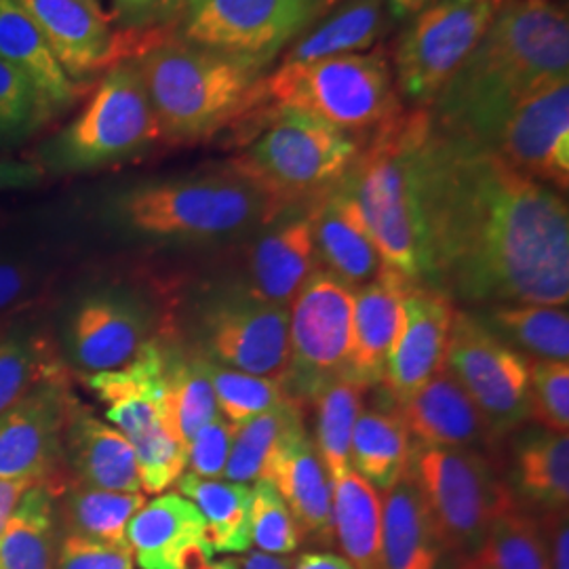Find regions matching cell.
<instances>
[{"mask_svg": "<svg viewBox=\"0 0 569 569\" xmlns=\"http://www.w3.org/2000/svg\"><path fill=\"white\" fill-rule=\"evenodd\" d=\"M395 26L387 0H340L291 42L272 68H300L315 61L366 53Z\"/></svg>", "mask_w": 569, "mask_h": 569, "instance_id": "obj_27", "label": "cell"}, {"mask_svg": "<svg viewBox=\"0 0 569 569\" xmlns=\"http://www.w3.org/2000/svg\"><path fill=\"white\" fill-rule=\"evenodd\" d=\"M56 117L41 91L18 68L0 60V143L28 140Z\"/></svg>", "mask_w": 569, "mask_h": 569, "instance_id": "obj_44", "label": "cell"}, {"mask_svg": "<svg viewBox=\"0 0 569 569\" xmlns=\"http://www.w3.org/2000/svg\"><path fill=\"white\" fill-rule=\"evenodd\" d=\"M163 143L133 56L112 63L81 112L37 146L42 173L72 176L124 163Z\"/></svg>", "mask_w": 569, "mask_h": 569, "instance_id": "obj_7", "label": "cell"}, {"mask_svg": "<svg viewBox=\"0 0 569 569\" xmlns=\"http://www.w3.org/2000/svg\"><path fill=\"white\" fill-rule=\"evenodd\" d=\"M146 505L142 491H108L70 483L58 493L61 533H74L103 545L127 547V528Z\"/></svg>", "mask_w": 569, "mask_h": 569, "instance_id": "obj_34", "label": "cell"}, {"mask_svg": "<svg viewBox=\"0 0 569 569\" xmlns=\"http://www.w3.org/2000/svg\"><path fill=\"white\" fill-rule=\"evenodd\" d=\"M298 425H305L302 399L298 397L239 425L226 465V481L249 486L264 479L284 435Z\"/></svg>", "mask_w": 569, "mask_h": 569, "instance_id": "obj_37", "label": "cell"}, {"mask_svg": "<svg viewBox=\"0 0 569 569\" xmlns=\"http://www.w3.org/2000/svg\"><path fill=\"white\" fill-rule=\"evenodd\" d=\"M30 488L28 483H20V481H2L0 479V536L7 528V521L11 517V512L18 507L23 491Z\"/></svg>", "mask_w": 569, "mask_h": 569, "instance_id": "obj_55", "label": "cell"}, {"mask_svg": "<svg viewBox=\"0 0 569 569\" xmlns=\"http://www.w3.org/2000/svg\"><path fill=\"white\" fill-rule=\"evenodd\" d=\"M232 131L243 148L226 164L283 211L308 207L345 182L369 138L289 108L258 110Z\"/></svg>", "mask_w": 569, "mask_h": 569, "instance_id": "obj_5", "label": "cell"}, {"mask_svg": "<svg viewBox=\"0 0 569 569\" xmlns=\"http://www.w3.org/2000/svg\"><path fill=\"white\" fill-rule=\"evenodd\" d=\"M425 119L427 110H403L376 129L345 180L382 264L411 283L427 274L413 176V152Z\"/></svg>", "mask_w": 569, "mask_h": 569, "instance_id": "obj_6", "label": "cell"}, {"mask_svg": "<svg viewBox=\"0 0 569 569\" xmlns=\"http://www.w3.org/2000/svg\"><path fill=\"white\" fill-rule=\"evenodd\" d=\"M302 540L281 493L266 479L256 481L251 486V545L266 555L287 557L300 549Z\"/></svg>", "mask_w": 569, "mask_h": 569, "instance_id": "obj_46", "label": "cell"}, {"mask_svg": "<svg viewBox=\"0 0 569 569\" xmlns=\"http://www.w3.org/2000/svg\"><path fill=\"white\" fill-rule=\"evenodd\" d=\"M366 387L345 376L331 378L312 392L317 411V439L319 451L331 481H338L350 470V441L357 418L363 411Z\"/></svg>", "mask_w": 569, "mask_h": 569, "instance_id": "obj_38", "label": "cell"}, {"mask_svg": "<svg viewBox=\"0 0 569 569\" xmlns=\"http://www.w3.org/2000/svg\"><path fill=\"white\" fill-rule=\"evenodd\" d=\"M204 369L216 392L218 409L234 427L291 399L287 380L237 371L204 359Z\"/></svg>", "mask_w": 569, "mask_h": 569, "instance_id": "obj_43", "label": "cell"}, {"mask_svg": "<svg viewBox=\"0 0 569 569\" xmlns=\"http://www.w3.org/2000/svg\"><path fill=\"white\" fill-rule=\"evenodd\" d=\"M432 0H387L388 16L392 23L403 26L407 20H411L418 11H422Z\"/></svg>", "mask_w": 569, "mask_h": 569, "instance_id": "obj_56", "label": "cell"}, {"mask_svg": "<svg viewBox=\"0 0 569 569\" xmlns=\"http://www.w3.org/2000/svg\"><path fill=\"white\" fill-rule=\"evenodd\" d=\"M312 239L321 268L350 287L373 281L385 268L361 209L345 182L319 201L308 204Z\"/></svg>", "mask_w": 569, "mask_h": 569, "instance_id": "obj_24", "label": "cell"}, {"mask_svg": "<svg viewBox=\"0 0 569 569\" xmlns=\"http://www.w3.org/2000/svg\"><path fill=\"white\" fill-rule=\"evenodd\" d=\"M507 163L557 192L569 188V77L542 84L519 103L493 148Z\"/></svg>", "mask_w": 569, "mask_h": 569, "instance_id": "obj_16", "label": "cell"}, {"mask_svg": "<svg viewBox=\"0 0 569 569\" xmlns=\"http://www.w3.org/2000/svg\"><path fill=\"white\" fill-rule=\"evenodd\" d=\"M446 369L467 390L496 435L529 420V359L489 327L456 310Z\"/></svg>", "mask_w": 569, "mask_h": 569, "instance_id": "obj_12", "label": "cell"}, {"mask_svg": "<svg viewBox=\"0 0 569 569\" xmlns=\"http://www.w3.org/2000/svg\"><path fill=\"white\" fill-rule=\"evenodd\" d=\"M517 488L540 509L568 510L569 439L557 432H536L517 448Z\"/></svg>", "mask_w": 569, "mask_h": 569, "instance_id": "obj_39", "label": "cell"}, {"mask_svg": "<svg viewBox=\"0 0 569 569\" xmlns=\"http://www.w3.org/2000/svg\"><path fill=\"white\" fill-rule=\"evenodd\" d=\"M411 439L399 411H361L350 441V467L378 491L403 475Z\"/></svg>", "mask_w": 569, "mask_h": 569, "instance_id": "obj_35", "label": "cell"}, {"mask_svg": "<svg viewBox=\"0 0 569 569\" xmlns=\"http://www.w3.org/2000/svg\"><path fill=\"white\" fill-rule=\"evenodd\" d=\"M39 26L61 70L84 87L138 51V42L122 41L98 0H18Z\"/></svg>", "mask_w": 569, "mask_h": 569, "instance_id": "obj_17", "label": "cell"}, {"mask_svg": "<svg viewBox=\"0 0 569 569\" xmlns=\"http://www.w3.org/2000/svg\"><path fill=\"white\" fill-rule=\"evenodd\" d=\"M243 569H293V563L284 557L266 555L262 550H253L239 563Z\"/></svg>", "mask_w": 569, "mask_h": 569, "instance_id": "obj_57", "label": "cell"}, {"mask_svg": "<svg viewBox=\"0 0 569 569\" xmlns=\"http://www.w3.org/2000/svg\"><path fill=\"white\" fill-rule=\"evenodd\" d=\"M411 281L382 268L380 274L355 289L352 340L345 378L373 387L382 385L388 357L401 327V300Z\"/></svg>", "mask_w": 569, "mask_h": 569, "instance_id": "obj_25", "label": "cell"}, {"mask_svg": "<svg viewBox=\"0 0 569 569\" xmlns=\"http://www.w3.org/2000/svg\"><path fill=\"white\" fill-rule=\"evenodd\" d=\"M203 540V515L176 491L146 502L127 528V545L140 569H178L183 552Z\"/></svg>", "mask_w": 569, "mask_h": 569, "instance_id": "obj_28", "label": "cell"}, {"mask_svg": "<svg viewBox=\"0 0 569 569\" xmlns=\"http://www.w3.org/2000/svg\"><path fill=\"white\" fill-rule=\"evenodd\" d=\"M150 323L142 306L121 291L98 289L81 296L63 323L66 357L87 373L129 363L148 345Z\"/></svg>", "mask_w": 569, "mask_h": 569, "instance_id": "obj_18", "label": "cell"}, {"mask_svg": "<svg viewBox=\"0 0 569 569\" xmlns=\"http://www.w3.org/2000/svg\"><path fill=\"white\" fill-rule=\"evenodd\" d=\"M549 547L550 569H569L568 510H549L542 519Z\"/></svg>", "mask_w": 569, "mask_h": 569, "instance_id": "obj_52", "label": "cell"}, {"mask_svg": "<svg viewBox=\"0 0 569 569\" xmlns=\"http://www.w3.org/2000/svg\"><path fill=\"white\" fill-rule=\"evenodd\" d=\"M0 60L34 82L56 114L77 106L84 93V87L61 70L39 26L18 0H0Z\"/></svg>", "mask_w": 569, "mask_h": 569, "instance_id": "obj_30", "label": "cell"}, {"mask_svg": "<svg viewBox=\"0 0 569 569\" xmlns=\"http://www.w3.org/2000/svg\"><path fill=\"white\" fill-rule=\"evenodd\" d=\"M407 470L420 489L443 552L468 559L491 521L515 505L510 489L477 449H411Z\"/></svg>", "mask_w": 569, "mask_h": 569, "instance_id": "obj_9", "label": "cell"}, {"mask_svg": "<svg viewBox=\"0 0 569 569\" xmlns=\"http://www.w3.org/2000/svg\"><path fill=\"white\" fill-rule=\"evenodd\" d=\"M491 323L533 359L569 361V315L566 306L496 305Z\"/></svg>", "mask_w": 569, "mask_h": 569, "instance_id": "obj_41", "label": "cell"}, {"mask_svg": "<svg viewBox=\"0 0 569 569\" xmlns=\"http://www.w3.org/2000/svg\"><path fill=\"white\" fill-rule=\"evenodd\" d=\"M34 291V268L18 256L0 253V315L21 305Z\"/></svg>", "mask_w": 569, "mask_h": 569, "instance_id": "obj_51", "label": "cell"}, {"mask_svg": "<svg viewBox=\"0 0 569 569\" xmlns=\"http://www.w3.org/2000/svg\"><path fill=\"white\" fill-rule=\"evenodd\" d=\"M63 458L74 481L108 491H142L136 451L121 430L100 418L70 409L63 432Z\"/></svg>", "mask_w": 569, "mask_h": 569, "instance_id": "obj_26", "label": "cell"}, {"mask_svg": "<svg viewBox=\"0 0 569 569\" xmlns=\"http://www.w3.org/2000/svg\"><path fill=\"white\" fill-rule=\"evenodd\" d=\"M293 569H355L345 557L329 552V550H315V552H305L296 563Z\"/></svg>", "mask_w": 569, "mask_h": 569, "instance_id": "obj_54", "label": "cell"}, {"mask_svg": "<svg viewBox=\"0 0 569 569\" xmlns=\"http://www.w3.org/2000/svg\"><path fill=\"white\" fill-rule=\"evenodd\" d=\"M87 385L106 407V420L129 441L169 422L164 350L154 342L143 346L122 367L89 373Z\"/></svg>", "mask_w": 569, "mask_h": 569, "instance_id": "obj_23", "label": "cell"}, {"mask_svg": "<svg viewBox=\"0 0 569 569\" xmlns=\"http://www.w3.org/2000/svg\"><path fill=\"white\" fill-rule=\"evenodd\" d=\"M425 279L472 302L568 306L569 207L496 150L425 119L413 152Z\"/></svg>", "mask_w": 569, "mask_h": 569, "instance_id": "obj_1", "label": "cell"}, {"mask_svg": "<svg viewBox=\"0 0 569 569\" xmlns=\"http://www.w3.org/2000/svg\"><path fill=\"white\" fill-rule=\"evenodd\" d=\"M340 0H186L171 28L194 42L272 68Z\"/></svg>", "mask_w": 569, "mask_h": 569, "instance_id": "obj_11", "label": "cell"}, {"mask_svg": "<svg viewBox=\"0 0 569 569\" xmlns=\"http://www.w3.org/2000/svg\"><path fill=\"white\" fill-rule=\"evenodd\" d=\"M112 16L124 37L142 41L169 32L182 16L186 0H110Z\"/></svg>", "mask_w": 569, "mask_h": 569, "instance_id": "obj_48", "label": "cell"}, {"mask_svg": "<svg viewBox=\"0 0 569 569\" xmlns=\"http://www.w3.org/2000/svg\"><path fill=\"white\" fill-rule=\"evenodd\" d=\"M529 420L557 435L569 430V361L529 359Z\"/></svg>", "mask_w": 569, "mask_h": 569, "instance_id": "obj_47", "label": "cell"}, {"mask_svg": "<svg viewBox=\"0 0 569 569\" xmlns=\"http://www.w3.org/2000/svg\"><path fill=\"white\" fill-rule=\"evenodd\" d=\"M458 569H550L542 523L517 502L510 505L491 521L477 552L458 561Z\"/></svg>", "mask_w": 569, "mask_h": 569, "instance_id": "obj_36", "label": "cell"}, {"mask_svg": "<svg viewBox=\"0 0 569 569\" xmlns=\"http://www.w3.org/2000/svg\"><path fill=\"white\" fill-rule=\"evenodd\" d=\"M333 533L352 568L380 569L382 491L352 468L333 481Z\"/></svg>", "mask_w": 569, "mask_h": 569, "instance_id": "obj_32", "label": "cell"}, {"mask_svg": "<svg viewBox=\"0 0 569 569\" xmlns=\"http://www.w3.org/2000/svg\"><path fill=\"white\" fill-rule=\"evenodd\" d=\"M72 409L60 373L44 378L0 413V479L51 483L63 460V432Z\"/></svg>", "mask_w": 569, "mask_h": 569, "instance_id": "obj_14", "label": "cell"}, {"mask_svg": "<svg viewBox=\"0 0 569 569\" xmlns=\"http://www.w3.org/2000/svg\"><path fill=\"white\" fill-rule=\"evenodd\" d=\"M281 493L302 538L333 545V481L305 425L284 435L264 477Z\"/></svg>", "mask_w": 569, "mask_h": 569, "instance_id": "obj_20", "label": "cell"}, {"mask_svg": "<svg viewBox=\"0 0 569 569\" xmlns=\"http://www.w3.org/2000/svg\"><path fill=\"white\" fill-rule=\"evenodd\" d=\"M443 547L425 498L406 470L382 491V561L380 569H437Z\"/></svg>", "mask_w": 569, "mask_h": 569, "instance_id": "obj_29", "label": "cell"}, {"mask_svg": "<svg viewBox=\"0 0 569 569\" xmlns=\"http://www.w3.org/2000/svg\"><path fill=\"white\" fill-rule=\"evenodd\" d=\"M142 493L161 496L173 488L188 467L186 443L169 422L131 439Z\"/></svg>", "mask_w": 569, "mask_h": 569, "instance_id": "obj_45", "label": "cell"}, {"mask_svg": "<svg viewBox=\"0 0 569 569\" xmlns=\"http://www.w3.org/2000/svg\"><path fill=\"white\" fill-rule=\"evenodd\" d=\"M453 315L449 293L422 283L407 284L399 336L382 378L397 403H403L446 367Z\"/></svg>", "mask_w": 569, "mask_h": 569, "instance_id": "obj_19", "label": "cell"}, {"mask_svg": "<svg viewBox=\"0 0 569 569\" xmlns=\"http://www.w3.org/2000/svg\"><path fill=\"white\" fill-rule=\"evenodd\" d=\"M397 411L416 448L477 449L496 437L486 416L446 367L399 403Z\"/></svg>", "mask_w": 569, "mask_h": 569, "instance_id": "obj_22", "label": "cell"}, {"mask_svg": "<svg viewBox=\"0 0 569 569\" xmlns=\"http://www.w3.org/2000/svg\"><path fill=\"white\" fill-rule=\"evenodd\" d=\"M207 569H241L237 559H222V561H211Z\"/></svg>", "mask_w": 569, "mask_h": 569, "instance_id": "obj_58", "label": "cell"}, {"mask_svg": "<svg viewBox=\"0 0 569 569\" xmlns=\"http://www.w3.org/2000/svg\"><path fill=\"white\" fill-rule=\"evenodd\" d=\"M49 376L56 373L41 333L32 326L4 327L0 331V413Z\"/></svg>", "mask_w": 569, "mask_h": 569, "instance_id": "obj_42", "label": "cell"}, {"mask_svg": "<svg viewBox=\"0 0 569 569\" xmlns=\"http://www.w3.org/2000/svg\"><path fill=\"white\" fill-rule=\"evenodd\" d=\"M234 432L237 427L228 422L222 413H218L207 427L201 428L186 443V453H188L186 472H192L201 479H211V481L224 479Z\"/></svg>", "mask_w": 569, "mask_h": 569, "instance_id": "obj_49", "label": "cell"}, {"mask_svg": "<svg viewBox=\"0 0 569 569\" xmlns=\"http://www.w3.org/2000/svg\"><path fill=\"white\" fill-rule=\"evenodd\" d=\"M355 287L319 268L289 310L291 371L298 390L315 392L327 380L346 373L352 340Z\"/></svg>", "mask_w": 569, "mask_h": 569, "instance_id": "obj_13", "label": "cell"}, {"mask_svg": "<svg viewBox=\"0 0 569 569\" xmlns=\"http://www.w3.org/2000/svg\"><path fill=\"white\" fill-rule=\"evenodd\" d=\"M204 345L220 366L289 382V308L266 305L249 293L224 300L204 317Z\"/></svg>", "mask_w": 569, "mask_h": 569, "instance_id": "obj_15", "label": "cell"}, {"mask_svg": "<svg viewBox=\"0 0 569 569\" xmlns=\"http://www.w3.org/2000/svg\"><path fill=\"white\" fill-rule=\"evenodd\" d=\"M569 77V18L557 0H502L486 34L428 108L449 138L493 150L512 110Z\"/></svg>", "mask_w": 569, "mask_h": 569, "instance_id": "obj_2", "label": "cell"}, {"mask_svg": "<svg viewBox=\"0 0 569 569\" xmlns=\"http://www.w3.org/2000/svg\"><path fill=\"white\" fill-rule=\"evenodd\" d=\"M60 536L58 489L30 486L0 536V569H56Z\"/></svg>", "mask_w": 569, "mask_h": 569, "instance_id": "obj_31", "label": "cell"}, {"mask_svg": "<svg viewBox=\"0 0 569 569\" xmlns=\"http://www.w3.org/2000/svg\"><path fill=\"white\" fill-rule=\"evenodd\" d=\"M42 178L44 173L34 163L0 161V192L34 188L42 182Z\"/></svg>", "mask_w": 569, "mask_h": 569, "instance_id": "obj_53", "label": "cell"}, {"mask_svg": "<svg viewBox=\"0 0 569 569\" xmlns=\"http://www.w3.org/2000/svg\"><path fill=\"white\" fill-rule=\"evenodd\" d=\"M279 204L228 164L209 173L143 180L103 201V220L131 239L213 243L251 234L283 216Z\"/></svg>", "mask_w": 569, "mask_h": 569, "instance_id": "obj_4", "label": "cell"}, {"mask_svg": "<svg viewBox=\"0 0 569 569\" xmlns=\"http://www.w3.org/2000/svg\"><path fill=\"white\" fill-rule=\"evenodd\" d=\"M266 226L264 234L249 251V289L247 293L266 305L289 306L306 281L321 268L312 220L305 207L300 213L287 211Z\"/></svg>", "mask_w": 569, "mask_h": 569, "instance_id": "obj_21", "label": "cell"}, {"mask_svg": "<svg viewBox=\"0 0 569 569\" xmlns=\"http://www.w3.org/2000/svg\"><path fill=\"white\" fill-rule=\"evenodd\" d=\"M164 382L169 422L183 443H188L220 413L204 359H186L164 352Z\"/></svg>", "mask_w": 569, "mask_h": 569, "instance_id": "obj_40", "label": "cell"}, {"mask_svg": "<svg viewBox=\"0 0 569 569\" xmlns=\"http://www.w3.org/2000/svg\"><path fill=\"white\" fill-rule=\"evenodd\" d=\"M178 493L204 519V542L216 552H247L251 547V486L201 479L183 472Z\"/></svg>", "mask_w": 569, "mask_h": 569, "instance_id": "obj_33", "label": "cell"}, {"mask_svg": "<svg viewBox=\"0 0 569 569\" xmlns=\"http://www.w3.org/2000/svg\"><path fill=\"white\" fill-rule=\"evenodd\" d=\"M502 0H432L403 23L392 51V79L406 110L430 103L481 41Z\"/></svg>", "mask_w": 569, "mask_h": 569, "instance_id": "obj_10", "label": "cell"}, {"mask_svg": "<svg viewBox=\"0 0 569 569\" xmlns=\"http://www.w3.org/2000/svg\"><path fill=\"white\" fill-rule=\"evenodd\" d=\"M133 60L163 143L207 142L258 110L270 68L163 32L140 41Z\"/></svg>", "mask_w": 569, "mask_h": 569, "instance_id": "obj_3", "label": "cell"}, {"mask_svg": "<svg viewBox=\"0 0 569 569\" xmlns=\"http://www.w3.org/2000/svg\"><path fill=\"white\" fill-rule=\"evenodd\" d=\"M56 569H136V559L129 545L114 547L74 533H61Z\"/></svg>", "mask_w": 569, "mask_h": 569, "instance_id": "obj_50", "label": "cell"}, {"mask_svg": "<svg viewBox=\"0 0 569 569\" xmlns=\"http://www.w3.org/2000/svg\"><path fill=\"white\" fill-rule=\"evenodd\" d=\"M277 108L305 112L363 138L406 110L385 51L338 56L300 68H270L258 110Z\"/></svg>", "mask_w": 569, "mask_h": 569, "instance_id": "obj_8", "label": "cell"}]
</instances>
